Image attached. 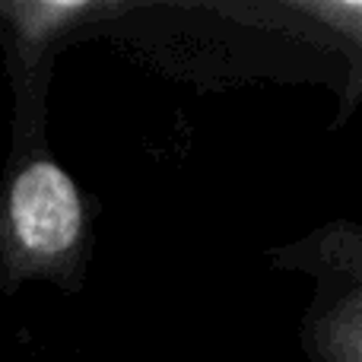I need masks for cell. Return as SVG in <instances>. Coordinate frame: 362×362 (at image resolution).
<instances>
[{
    "instance_id": "277c9868",
    "label": "cell",
    "mask_w": 362,
    "mask_h": 362,
    "mask_svg": "<svg viewBox=\"0 0 362 362\" xmlns=\"http://www.w3.org/2000/svg\"><path fill=\"white\" fill-rule=\"evenodd\" d=\"M308 362H362V280L346 283L331 302L315 299L302 321Z\"/></svg>"
},
{
    "instance_id": "6da1fadb",
    "label": "cell",
    "mask_w": 362,
    "mask_h": 362,
    "mask_svg": "<svg viewBox=\"0 0 362 362\" xmlns=\"http://www.w3.org/2000/svg\"><path fill=\"white\" fill-rule=\"evenodd\" d=\"M29 150L13 146L0 181V289L25 283L83 289L93 251V206L76 178L42 144V127L16 131Z\"/></svg>"
},
{
    "instance_id": "7a4b0ae2",
    "label": "cell",
    "mask_w": 362,
    "mask_h": 362,
    "mask_svg": "<svg viewBox=\"0 0 362 362\" xmlns=\"http://www.w3.org/2000/svg\"><path fill=\"white\" fill-rule=\"evenodd\" d=\"M127 0H0V32H10V70L16 89V127H42L51 54L83 25H102L134 13Z\"/></svg>"
},
{
    "instance_id": "3957f363",
    "label": "cell",
    "mask_w": 362,
    "mask_h": 362,
    "mask_svg": "<svg viewBox=\"0 0 362 362\" xmlns=\"http://www.w3.org/2000/svg\"><path fill=\"white\" fill-rule=\"evenodd\" d=\"M219 16L238 19L257 29H276L283 35L315 45H337L350 57L353 99L359 93V57H362V4L359 0H276V4H204Z\"/></svg>"
}]
</instances>
